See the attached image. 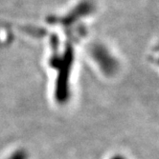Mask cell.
<instances>
[{
	"mask_svg": "<svg viewBox=\"0 0 159 159\" xmlns=\"http://www.w3.org/2000/svg\"><path fill=\"white\" fill-rule=\"evenodd\" d=\"M110 159H127L125 156H123V155H121V154H116V155H114V156H112Z\"/></svg>",
	"mask_w": 159,
	"mask_h": 159,
	"instance_id": "cell-1",
	"label": "cell"
}]
</instances>
